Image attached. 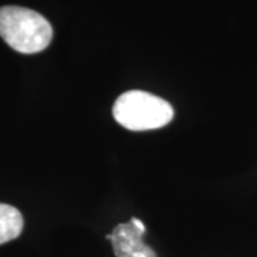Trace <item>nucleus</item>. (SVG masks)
Wrapping results in <instances>:
<instances>
[{
    "label": "nucleus",
    "mask_w": 257,
    "mask_h": 257,
    "mask_svg": "<svg viewBox=\"0 0 257 257\" xmlns=\"http://www.w3.org/2000/svg\"><path fill=\"white\" fill-rule=\"evenodd\" d=\"M0 37L23 55L43 52L53 39V28L45 16L20 6L0 8Z\"/></svg>",
    "instance_id": "obj_1"
},
{
    "label": "nucleus",
    "mask_w": 257,
    "mask_h": 257,
    "mask_svg": "<svg viewBox=\"0 0 257 257\" xmlns=\"http://www.w3.org/2000/svg\"><path fill=\"white\" fill-rule=\"evenodd\" d=\"M111 111L120 126L133 132L163 127L175 116V110L169 101L142 90L121 93L114 101Z\"/></svg>",
    "instance_id": "obj_2"
},
{
    "label": "nucleus",
    "mask_w": 257,
    "mask_h": 257,
    "mask_svg": "<svg viewBox=\"0 0 257 257\" xmlns=\"http://www.w3.org/2000/svg\"><path fill=\"white\" fill-rule=\"evenodd\" d=\"M146 230L132 221L120 223L111 231V246L116 257H157L155 250L143 241Z\"/></svg>",
    "instance_id": "obj_3"
},
{
    "label": "nucleus",
    "mask_w": 257,
    "mask_h": 257,
    "mask_svg": "<svg viewBox=\"0 0 257 257\" xmlns=\"http://www.w3.org/2000/svg\"><path fill=\"white\" fill-rule=\"evenodd\" d=\"M22 230H23L22 213L10 204L0 203V244H5L10 240L19 237Z\"/></svg>",
    "instance_id": "obj_4"
},
{
    "label": "nucleus",
    "mask_w": 257,
    "mask_h": 257,
    "mask_svg": "<svg viewBox=\"0 0 257 257\" xmlns=\"http://www.w3.org/2000/svg\"><path fill=\"white\" fill-rule=\"evenodd\" d=\"M106 239L111 240V233H109V234H106Z\"/></svg>",
    "instance_id": "obj_5"
}]
</instances>
